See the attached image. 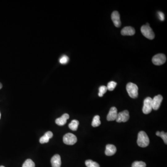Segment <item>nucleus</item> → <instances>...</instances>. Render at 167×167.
I'll return each mask as SVG.
<instances>
[{"instance_id":"f257e3e1","label":"nucleus","mask_w":167,"mask_h":167,"mask_svg":"<svg viewBox=\"0 0 167 167\" xmlns=\"http://www.w3.org/2000/svg\"><path fill=\"white\" fill-rule=\"evenodd\" d=\"M137 143L139 146L142 148L146 147L149 144V138L144 131H141L138 133Z\"/></svg>"},{"instance_id":"f03ea898","label":"nucleus","mask_w":167,"mask_h":167,"mask_svg":"<svg viewBox=\"0 0 167 167\" xmlns=\"http://www.w3.org/2000/svg\"><path fill=\"white\" fill-rule=\"evenodd\" d=\"M126 90L130 97L132 98H136L138 97V86L134 83H128L126 86Z\"/></svg>"},{"instance_id":"7ed1b4c3","label":"nucleus","mask_w":167,"mask_h":167,"mask_svg":"<svg viewBox=\"0 0 167 167\" xmlns=\"http://www.w3.org/2000/svg\"><path fill=\"white\" fill-rule=\"evenodd\" d=\"M141 31L144 36L149 40L154 39L155 35L152 28L149 27L148 23L143 25L141 27Z\"/></svg>"},{"instance_id":"20e7f679","label":"nucleus","mask_w":167,"mask_h":167,"mask_svg":"<svg viewBox=\"0 0 167 167\" xmlns=\"http://www.w3.org/2000/svg\"><path fill=\"white\" fill-rule=\"evenodd\" d=\"M77 142L76 136L71 133H68L65 135L63 136V142L65 144L72 145Z\"/></svg>"},{"instance_id":"39448f33","label":"nucleus","mask_w":167,"mask_h":167,"mask_svg":"<svg viewBox=\"0 0 167 167\" xmlns=\"http://www.w3.org/2000/svg\"><path fill=\"white\" fill-rule=\"evenodd\" d=\"M152 110V98L147 97L144 100V106L143 108V112L144 114H148Z\"/></svg>"},{"instance_id":"423d86ee","label":"nucleus","mask_w":167,"mask_h":167,"mask_svg":"<svg viewBox=\"0 0 167 167\" xmlns=\"http://www.w3.org/2000/svg\"><path fill=\"white\" fill-rule=\"evenodd\" d=\"M152 61L153 63L155 65H161L166 62V57L163 53H158L153 57Z\"/></svg>"},{"instance_id":"0eeeda50","label":"nucleus","mask_w":167,"mask_h":167,"mask_svg":"<svg viewBox=\"0 0 167 167\" xmlns=\"http://www.w3.org/2000/svg\"><path fill=\"white\" fill-rule=\"evenodd\" d=\"M130 118L129 112L127 110H124L118 113L116 118V121L118 123L126 122Z\"/></svg>"},{"instance_id":"6e6552de","label":"nucleus","mask_w":167,"mask_h":167,"mask_svg":"<svg viewBox=\"0 0 167 167\" xmlns=\"http://www.w3.org/2000/svg\"><path fill=\"white\" fill-rule=\"evenodd\" d=\"M163 97L161 95H158L152 98V109L157 110L162 102Z\"/></svg>"},{"instance_id":"1a4fd4ad","label":"nucleus","mask_w":167,"mask_h":167,"mask_svg":"<svg viewBox=\"0 0 167 167\" xmlns=\"http://www.w3.org/2000/svg\"><path fill=\"white\" fill-rule=\"evenodd\" d=\"M111 20L114 23V25L117 27H119L121 25V22L120 18V15L119 12L117 11L112 12L111 14Z\"/></svg>"},{"instance_id":"9d476101","label":"nucleus","mask_w":167,"mask_h":167,"mask_svg":"<svg viewBox=\"0 0 167 167\" xmlns=\"http://www.w3.org/2000/svg\"><path fill=\"white\" fill-rule=\"evenodd\" d=\"M118 114L117 109L115 107H112L111 108L107 116V120L109 121L116 120Z\"/></svg>"},{"instance_id":"9b49d317","label":"nucleus","mask_w":167,"mask_h":167,"mask_svg":"<svg viewBox=\"0 0 167 167\" xmlns=\"http://www.w3.org/2000/svg\"><path fill=\"white\" fill-rule=\"evenodd\" d=\"M52 167H61V161L60 155L56 154L54 155L51 160Z\"/></svg>"},{"instance_id":"f8f14e48","label":"nucleus","mask_w":167,"mask_h":167,"mask_svg":"<svg viewBox=\"0 0 167 167\" xmlns=\"http://www.w3.org/2000/svg\"><path fill=\"white\" fill-rule=\"evenodd\" d=\"M69 119V115L67 113H65L61 117L56 119L55 123L60 126L65 125L67 122V119Z\"/></svg>"},{"instance_id":"ddd939ff","label":"nucleus","mask_w":167,"mask_h":167,"mask_svg":"<svg viewBox=\"0 0 167 167\" xmlns=\"http://www.w3.org/2000/svg\"><path fill=\"white\" fill-rule=\"evenodd\" d=\"M123 35L132 36L135 34V30L132 27H126L123 28L121 32Z\"/></svg>"},{"instance_id":"4468645a","label":"nucleus","mask_w":167,"mask_h":167,"mask_svg":"<svg viewBox=\"0 0 167 167\" xmlns=\"http://www.w3.org/2000/svg\"><path fill=\"white\" fill-rule=\"evenodd\" d=\"M117 151L116 146L113 144H107L106 146L105 154L107 156H111L114 155Z\"/></svg>"},{"instance_id":"2eb2a0df","label":"nucleus","mask_w":167,"mask_h":167,"mask_svg":"<svg viewBox=\"0 0 167 167\" xmlns=\"http://www.w3.org/2000/svg\"><path fill=\"white\" fill-rule=\"evenodd\" d=\"M53 136V134L51 132H48L45 133L44 136L40 137V144H45L47 143L49 141L50 138H52Z\"/></svg>"},{"instance_id":"dca6fc26","label":"nucleus","mask_w":167,"mask_h":167,"mask_svg":"<svg viewBox=\"0 0 167 167\" xmlns=\"http://www.w3.org/2000/svg\"><path fill=\"white\" fill-rule=\"evenodd\" d=\"M79 125V122L77 120H73L69 124V128L73 131H76L77 130Z\"/></svg>"},{"instance_id":"f3484780","label":"nucleus","mask_w":167,"mask_h":167,"mask_svg":"<svg viewBox=\"0 0 167 167\" xmlns=\"http://www.w3.org/2000/svg\"><path fill=\"white\" fill-rule=\"evenodd\" d=\"M100 124H101V121L100 120V117L98 115H96L93 119L92 123V126L94 127H97L99 126Z\"/></svg>"},{"instance_id":"a211bd4d","label":"nucleus","mask_w":167,"mask_h":167,"mask_svg":"<svg viewBox=\"0 0 167 167\" xmlns=\"http://www.w3.org/2000/svg\"><path fill=\"white\" fill-rule=\"evenodd\" d=\"M85 164L87 167H100V166L97 162L93 161L91 160H86Z\"/></svg>"},{"instance_id":"6ab92c4d","label":"nucleus","mask_w":167,"mask_h":167,"mask_svg":"<svg viewBox=\"0 0 167 167\" xmlns=\"http://www.w3.org/2000/svg\"><path fill=\"white\" fill-rule=\"evenodd\" d=\"M35 163L30 159L26 160L23 165V167H35Z\"/></svg>"},{"instance_id":"aec40b11","label":"nucleus","mask_w":167,"mask_h":167,"mask_svg":"<svg viewBox=\"0 0 167 167\" xmlns=\"http://www.w3.org/2000/svg\"><path fill=\"white\" fill-rule=\"evenodd\" d=\"M146 163L142 161H135L132 164V167H146Z\"/></svg>"},{"instance_id":"412c9836","label":"nucleus","mask_w":167,"mask_h":167,"mask_svg":"<svg viewBox=\"0 0 167 167\" xmlns=\"http://www.w3.org/2000/svg\"><path fill=\"white\" fill-rule=\"evenodd\" d=\"M107 91V88L106 86H102L99 88V93H98V96L102 97L103 96L104 94H106Z\"/></svg>"},{"instance_id":"4be33fe9","label":"nucleus","mask_w":167,"mask_h":167,"mask_svg":"<svg viewBox=\"0 0 167 167\" xmlns=\"http://www.w3.org/2000/svg\"><path fill=\"white\" fill-rule=\"evenodd\" d=\"M117 85V83L114 81H111V82H109L107 86V90L110 91H113L115 89Z\"/></svg>"},{"instance_id":"5701e85b","label":"nucleus","mask_w":167,"mask_h":167,"mask_svg":"<svg viewBox=\"0 0 167 167\" xmlns=\"http://www.w3.org/2000/svg\"><path fill=\"white\" fill-rule=\"evenodd\" d=\"M69 58L68 56L66 55H63L60 59V63L61 64L65 65L66 64L68 63V61H69Z\"/></svg>"},{"instance_id":"b1692460","label":"nucleus","mask_w":167,"mask_h":167,"mask_svg":"<svg viewBox=\"0 0 167 167\" xmlns=\"http://www.w3.org/2000/svg\"><path fill=\"white\" fill-rule=\"evenodd\" d=\"M159 136H160L163 141H164V143L165 144H167V133H165L164 132H160V135Z\"/></svg>"},{"instance_id":"393cba45","label":"nucleus","mask_w":167,"mask_h":167,"mask_svg":"<svg viewBox=\"0 0 167 167\" xmlns=\"http://www.w3.org/2000/svg\"><path fill=\"white\" fill-rule=\"evenodd\" d=\"M158 18L161 21H163L165 19L164 15L163 13L161 12H158Z\"/></svg>"},{"instance_id":"a878e982","label":"nucleus","mask_w":167,"mask_h":167,"mask_svg":"<svg viewBox=\"0 0 167 167\" xmlns=\"http://www.w3.org/2000/svg\"><path fill=\"white\" fill-rule=\"evenodd\" d=\"M160 132H157V133H156V135H157V136H159V135H160Z\"/></svg>"},{"instance_id":"bb28decb","label":"nucleus","mask_w":167,"mask_h":167,"mask_svg":"<svg viewBox=\"0 0 167 167\" xmlns=\"http://www.w3.org/2000/svg\"><path fill=\"white\" fill-rule=\"evenodd\" d=\"M2 85L1 83H0V89H1L2 88Z\"/></svg>"},{"instance_id":"cd10ccee","label":"nucleus","mask_w":167,"mask_h":167,"mask_svg":"<svg viewBox=\"0 0 167 167\" xmlns=\"http://www.w3.org/2000/svg\"><path fill=\"white\" fill-rule=\"evenodd\" d=\"M1 112H0V119H1Z\"/></svg>"},{"instance_id":"c85d7f7f","label":"nucleus","mask_w":167,"mask_h":167,"mask_svg":"<svg viewBox=\"0 0 167 167\" xmlns=\"http://www.w3.org/2000/svg\"><path fill=\"white\" fill-rule=\"evenodd\" d=\"M0 167H4V166H0Z\"/></svg>"}]
</instances>
